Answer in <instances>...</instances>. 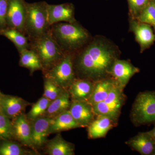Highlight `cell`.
<instances>
[{"label": "cell", "mask_w": 155, "mask_h": 155, "mask_svg": "<svg viewBox=\"0 0 155 155\" xmlns=\"http://www.w3.org/2000/svg\"><path fill=\"white\" fill-rule=\"evenodd\" d=\"M130 30L134 34L136 40L140 46L141 53L153 44L155 34L151 26L133 18L130 21Z\"/></svg>", "instance_id": "10"}, {"label": "cell", "mask_w": 155, "mask_h": 155, "mask_svg": "<svg viewBox=\"0 0 155 155\" xmlns=\"http://www.w3.org/2000/svg\"><path fill=\"white\" fill-rule=\"evenodd\" d=\"M153 155H155V153H154Z\"/></svg>", "instance_id": "34"}, {"label": "cell", "mask_w": 155, "mask_h": 155, "mask_svg": "<svg viewBox=\"0 0 155 155\" xmlns=\"http://www.w3.org/2000/svg\"><path fill=\"white\" fill-rule=\"evenodd\" d=\"M126 143L142 155H153L155 152V141L148 131L138 133Z\"/></svg>", "instance_id": "16"}, {"label": "cell", "mask_w": 155, "mask_h": 155, "mask_svg": "<svg viewBox=\"0 0 155 155\" xmlns=\"http://www.w3.org/2000/svg\"><path fill=\"white\" fill-rule=\"evenodd\" d=\"M140 72V69L134 67L128 61L116 59L112 67L110 72L118 84L124 89L130 78Z\"/></svg>", "instance_id": "12"}, {"label": "cell", "mask_w": 155, "mask_h": 155, "mask_svg": "<svg viewBox=\"0 0 155 155\" xmlns=\"http://www.w3.org/2000/svg\"><path fill=\"white\" fill-rule=\"evenodd\" d=\"M132 122L136 126L155 122V91L140 93L131 111Z\"/></svg>", "instance_id": "5"}, {"label": "cell", "mask_w": 155, "mask_h": 155, "mask_svg": "<svg viewBox=\"0 0 155 155\" xmlns=\"http://www.w3.org/2000/svg\"><path fill=\"white\" fill-rule=\"evenodd\" d=\"M51 119L49 117L41 116L31 121V139L35 148L41 147L48 141Z\"/></svg>", "instance_id": "15"}, {"label": "cell", "mask_w": 155, "mask_h": 155, "mask_svg": "<svg viewBox=\"0 0 155 155\" xmlns=\"http://www.w3.org/2000/svg\"><path fill=\"white\" fill-rule=\"evenodd\" d=\"M14 140L36 150L31 139V121L24 113L11 119Z\"/></svg>", "instance_id": "8"}, {"label": "cell", "mask_w": 155, "mask_h": 155, "mask_svg": "<svg viewBox=\"0 0 155 155\" xmlns=\"http://www.w3.org/2000/svg\"><path fill=\"white\" fill-rule=\"evenodd\" d=\"M116 55L110 45L103 40H95L78 54L77 67L86 77L99 78L110 71Z\"/></svg>", "instance_id": "1"}, {"label": "cell", "mask_w": 155, "mask_h": 155, "mask_svg": "<svg viewBox=\"0 0 155 155\" xmlns=\"http://www.w3.org/2000/svg\"><path fill=\"white\" fill-rule=\"evenodd\" d=\"M45 2H26V17L24 33L29 39L37 38L51 30L48 21Z\"/></svg>", "instance_id": "3"}, {"label": "cell", "mask_w": 155, "mask_h": 155, "mask_svg": "<svg viewBox=\"0 0 155 155\" xmlns=\"http://www.w3.org/2000/svg\"><path fill=\"white\" fill-rule=\"evenodd\" d=\"M117 84L116 81L111 79H104L97 82L94 84L88 102L93 106L104 101Z\"/></svg>", "instance_id": "22"}, {"label": "cell", "mask_w": 155, "mask_h": 155, "mask_svg": "<svg viewBox=\"0 0 155 155\" xmlns=\"http://www.w3.org/2000/svg\"><path fill=\"white\" fill-rule=\"evenodd\" d=\"M3 94L0 91V105H1V101H2V98Z\"/></svg>", "instance_id": "33"}, {"label": "cell", "mask_w": 155, "mask_h": 155, "mask_svg": "<svg viewBox=\"0 0 155 155\" xmlns=\"http://www.w3.org/2000/svg\"><path fill=\"white\" fill-rule=\"evenodd\" d=\"M64 90L65 89L58 86L50 79L45 78L44 92L43 96L52 101L57 98Z\"/></svg>", "instance_id": "29"}, {"label": "cell", "mask_w": 155, "mask_h": 155, "mask_svg": "<svg viewBox=\"0 0 155 155\" xmlns=\"http://www.w3.org/2000/svg\"><path fill=\"white\" fill-rule=\"evenodd\" d=\"M19 66L29 69L30 74L37 70L44 71L39 58L33 50L30 49L24 50L19 53Z\"/></svg>", "instance_id": "24"}, {"label": "cell", "mask_w": 155, "mask_h": 155, "mask_svg": "<svg viewBox=\"0 0 155 155\" xmlns=\"http://www.w3.org/2000/svg\"><path fill=\"white\" fill-rule=\"evenodd\" d=\"M9 0H0V30L7 28V12L8 7Z\"/></svg>", "instance_id": "31"}, {"label": "cell", "mask_w": 155, "mask_h": 155, "mask_svg": "<svg viewBox=\"0 0 155 155\" xmlns=\"http://www.w3.org/2000/svg\"><path fill=\"white\" fill-rule=\"evenodd\" d=\"M30 103L22 98L15 96L3 94L0 105V111L11 119L24 113Z\"/></svg>", "instance_id": "14"}, {"label": "cell", "mask_w": 155, "mask_h": 155, "mask_svg": "<svg viewBox=\"0 0 155 155\" xmlns=\"http://www.w3.org/2000/svg\"><path fill=\"white\" fill-rule=\"evenodd\" d=\"M71 97L69 91L64 90L60 95L51 101L47 110L43 116L52 118L69 110L71 106Z\"/></svg>", "instance_id": "21"}, {"label": "cell", "mask_w": 155, "mask_h": 155, "mask_svg": "<svg viewBox=\"0 0 155 155\" xmlns=\"http://www.w3.org/2000/svg\"><path fill=\"white\" fill-rule=\"evenodd\" d=\"M51 32L64 52L72 53L83 47L89 39L87 31L75 23L59 22L51 26Z\"/></svg>", "instance_id": "2"}, {"label": "cell", "mask_w": 155, "mask_h": 155, "mask_svg": "<svg viewBox=\"0 0 155 155\" xmlns=\"http://www.w3.org/2000/svg\"><path fill=\"white\" fill-rule=\"evenodd\" d=\"M115 121L108 116L98 115L88 125V137L92 139L105 136L109 130L114 126Z\"/></svg>", "instance_id": "17"}, {"label": "cell", "mask_w": 155, "mask_h": 155, "mask_svg": "<svg viewBox=\"0 0 155 155\" xmlns=\"http://www.w3.org/2000/svg\"><path fill=\"white\" fill-rule=\"evenodd\" d=\"M29 40V49L38 56L44 72L58 63L65 54L54 38L51 30L39 37Z\"/></svg>", "instance_id": "4"}, {"label": "cell", "mask_w": 155, "mask_h": 155, "mask_svg": "<svg viewBox=\"0 0 155 155\" xmlns=\"http://www.w3.org/2000/svg\"><path fill=\"white\" fill-rule=\"evenodd\" d=\"M0 35L5 37L13 43L19 53L30 48L29 38L25 34L14 28L7 27L0 30Z\"/></svg>", "instance_id": "23"}, {"label": "cell", "mask_w": 155, "mask_h": 155, "mask_svg": "<svg viewBox=\"0 0 155 155\" xmlns=\"http://www.w3.org/2000/svg\"><path fill=\"white\" fill-rule=\"evenodd\" d=\"M150 0H127L130 14L135 18L140 11L146 6Z\"/></svg>", "instance_id": "30"}, {"label": "cell", "mask_w": 155, "mask_h": 155, "mask_svg": "<svg viewBox=\"0 0 155 155\" xmlns=\"http://www.w3.org/2000/svg\"><path fill=\"white\" fill-rule=\"evenodd\" d=\"M26 2L24 0H9L6 22L7 27L24 33L26 17Z\"/></svg>", "instance_id": "9"}, {"label": "cell", "mask_w": 155, "mask_h": 155, "mask_svg": "<svg viewBox=\"0 0 155 155\" xmlns=\"http://www.w3.org/2000/svg\"><path fill=\"white\" fill-rule=\"evenodd\" d=\"M148 132L150 134V135L152 137L153 139L155 141V125L153 128L151 130H150V131H148Z\"/></svg>", "instance_id": "32"}, {"label": "cell", "mask_w": 155, "mask_h": 155, "mask_svg": "<svg viewBox=\"0 0 155 155\" xmlns=\"http://www.w3.org/2000/svg\"><path fill=\"white\" fill-rule=\"evenodd\" d=\"M14 140L13 125L11 119L0 111V140Z\"/></svg>", "instance_id": "28"}, {"label": "cell", "mask_w": 155, "mask_h": 155, "mask_svg": "<svg viewBox=\"0 0 155 155\" xmlns=\"http://www.w3.org/2000/svg\"><path fill=\"white\" fill-rule=\"evenodd\" d=\"M80 127L68 110L52 119L49 134L60 133L61 131Z\"/></svg>", "instance_id": "19"}, {"label": "cell", "mask_w": 155, "mask_h": 155, "mask_svg": "<svg viewBox=\"0 0 155 155\" xmlns=\"http://www.w3.org/2000/svg\"><path fill=\"white\" fill-rule=\"evenodd\" d=\"M48 21L50 25L62 22L75 23L74 8L72 4L49 5L47 6Z\"/></svg>", "instance_id": "11"}, {"label": "cell", "mask_w": 155, "mask_h": 155, "mask_svg": "<svg viewBox=\"0 0 155 155\" xmlns=\"http://www.w3.org/2000/svg\"><path fill=\"white\" fill-rule=\"evenodd\" d=\"M123 90L117 84L104 101L93 106L96 116H107L116 121L124 101Z\"/></svg>", "instance_id": "7"}, {"label": "cell", "mask_w": 155, "mask_h": 155, "mask_svg": "<svg viewBox=\"0 0 155 155\" xmlns=\"http://www.w3.org/2000/svg\"><path fill=\"white\" fill-rule=\"evenodd\" d=\"M69 110L80 127H87L96 116L92 106L84 101L72 100Z\"/></svg>", "instance_id": "13"}, {"label": "cell", "mask_w": 155, "mask_h": 155, "mask_svg": "<svg viewBox=\"0 0 155 155\" xmlns=\"http://www.w3.org/2000/svg\"><path fill=\"white\" fill-rule=\"evenodd\" d=\"M135 19L149 24L155 30V0H150Z\"/></svg>", "instance_id": "26"}, {"label": "cell", "mask_w": 155, "mask_h": 155, "mask_svg": "<svg viewBox=\"0 0 155 155\" xmlns=\"http://www.w3.org/2000/svg\"><path fill=\"white\" fill-rule=\"evenodd\" d=\"M24 146L14 140H0V155H28L37 154L36 151H29Z\"/></svg>", "instance_id": "25"}, {"label": "cell", "mask_w": 155, "mask_h": 155, "mask_svg": "<svg viewBox=\"0 0 155 155\" xmlns=\"http://www.w3.org/2000/svg\"><path fill=\"white\" fill-rule=\"evenodd\" d=\"M45 72V78L67 90L75 79L72 53L65 52L58 63Z\"/></svg>", "instance_id": "6"}, {"label": "cell", "mask_w": 155, "mask_h": 155, "mask_svg": "<svg viewBox=\"0 0 155 155\" xmlns=\"http://www.w3.org/2000/svg\"><path fill=\"white\" fill-rule=\"evenodd\" d=\"M51 101L45 97L43 96L40 98L32 105L29 113L26 115L27 117L31 121H33L43 116Z\"/></svg>", "instance_id": "27"}, {"label": "cell", "mask_w": 155, "mask_h": 155, "mask_svg": "<svg viewBox=\"0 0 155 155\" xmlns=\"http://www.w3.org/2000/svg\"><path fill=\"white\" fill-rule=\"evenodd\" d=\"M94 84L87 79H75L69 87L72 100L88 102Z\"/></svg>", "instance_id": "18"}, {"label": "cell", "mask_w": 155, "mask_h": 155, "mask_svg": "<svg viewBox=\"0 0 155 155\" xmlns=\"http://www.w3.org/2000/svg\"><path fill=\"white\" fill-rule=\"evenodd\" d=\"M45 150L50 155H73L75 147L65 140L60 134L46 143Z\"/></svg>", "instance_id": "20"}]
</instances>
